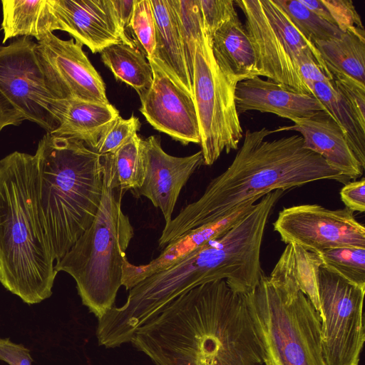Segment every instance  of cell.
<instances>
[{
	"mask_svg": "<svg viewBox=\"0 0 365 365\" xmlns=\"http://www.w3.org/2000/svg\"><path fill=\"white\" fill-rule=\"evenodd\" d=\"M279 198L276 192L264 195L222 235L134 286L123 306H114L103 317L108 334L119 344L130 343L138 329L176 298L207 282L224 279L237 293L252 291L264 275L261 247L270 212Z\"/></svg>",
	"mask_w": 365,
	"mask_h": 365,
	"instance_id": "1",
	"label": "cell"
},
{
	"mask_svg": "<svg viewBox=\"0 0 365 365\" xmlns=\"http://www.w3.org/2000/svg\"><path fill=\"white\" fill-rule=\"evenodd\" d=\"M272 133L265 127L246 131L228 168L210 182L197 200L165 225L158 240L160 249L192 230L230 215L250 199L319 180L348 182L322 156L306 148L300 135L265 140Z\"/></svg>",
	"mask_w": 365,
	"mask_h": 365,
	"instance_id": "2",
	"label": "cell"
},
{
	"mask_svg": "<svg viewBox=\"0 0 365 365\" xmlns=\"http://www.w3.org/2000/svg\"><path fill=\"white\" fill-rule=\"evenodd\" d=\"M36 182L34 155L14 151L0 160V283L28 304L52 295L58 273Z\"/></svg>",
	"mask_w": 365,
	"mask_h": 365,
	"instance_id": "3",
	"label": "cell"
},
{
	"mask_svg": "<svg viewBox=\"0 0 365 365\" xmlns=\"http://www.w3.org/2000/svg\"><path fill=\"white\" fill-rule=\"evenodd\" d=\"M34 156L38 214L57 262L96 217L103 195L101 155L80 140L46 133Z\"/></svg>",
	"mask_w": 365,
	"mask_h": 365,
	"instance_id": "4",
	"label": "cell"
},
{
	"mask_svg": "<svg viewBox=\"0 0 365 365\" xmlns=\"http://www.w3.org/2000/svg\"><path fill=\"white\" fill-rule=\"evenodd\" d=\"M102 200L91 225L54 265L76 283L82 304L98 319L115 306L122 286L125 251L134 235L129 217L121 208L124 193L108 154L101 155Z\"/></svg>",
	"mask_w": 365,
	"mask_h": 365,
	"instance_id": "5",
	"label": "cell"
},
{
	"mask_svg": "<svg viewBox=\"0 0 365 365\" xmlns=\"http://www.w3.org/2000/svg\"><path fill=\"white\" fill-rule=\"evenodd\" d=\"M264 365H326L321 319L292 282L267 277L244 294Z\"/></svg>",
	"mask_w": 365,
	"mask_h": 365,
	"instance_id": "6",
	"label": "cell"
},
{
	"mask_svg": "<svg viewBox=\"0 0 365 365\" xmlns=\"http://www.w3.org/2000/svg\"><path fill=\"white\" fill-rule=\"evenodd\" d=\"M242 11L245 27L252 45L258 76H264L288 90L312 94L304 84L299 57L312 53L327 78L333 77L312 41L292 24L274 0H235Z\"/></svg>",
	"mask_w": 365,
	"mask_h": 365,
	"instance_id": "7",
	"label": "cell"
},
{
	"mask_svg": "<svg viewBox=\"0 0 365 365\" xmlns=\"http://www.w3.org/2000/svg\"><path fill=\"white\" fill-rule=\"evenodd\" d=\"M236 85L217 65L211 36L203 24L195 43L192 94L205 165H212L222 153L236 150L243 136L235 103Z\"/></svg>",
	"mask_w": 365,
	"mask_h": 365,
	"instance_id": "8",
	"label": "cell"
},
{
	"mask_svg": "<svg viewBox=\"0 0 365 365\" xmlns=\"http://www.w3.org/2000/svg\"><path fill=\"white\" fill-rule=\"evenodd\" d=\"M322 346L326 365H359L365 341V288L320 265L316 272Z\"/></svg>",
	"mask_w": 365,
	"mask_h": 365,
	"instance_id": "9",
	"label": "cell"
},
{
	"mask_svg": "<svg viewBox=\"0 0 365 365\" xmlns=\"http://www.w3.org/2000/svg\"><path fill=\"white\" fill-rule=\"evenodd\" d=\"M0 98L24 120L46 133L57 128L51 106L58 98L47 83L37 43L30 37H19L0 46Z\"/></svg>",
	"mask_w": 365,
	"mask_h": 365,
	"instance_id": "10",
	"label": "cell"
},
{
	"mask_svg": "<svg viewBox=\"0 0 365 365\" xmlns=\"http://www.w3.org/2000/svg\"><path fill=\"white\" fill-rule=\"evenodd\" d=\"M281 240L319 253L341 247L365 248V227L347 207L329 210L318 204L282 209L273 224Z\"/></svg>",
	"mask_w": 365,
	"mask_h": 365,
	"instance_id": "11",
	"label": "cell"
},
{
	"mask_svg": "<svg viewBox=\"0 0 365 365\" xmlns=\"http://www.w3.org/2000/svg\"><path fill=\"white\" fill-rule=\"evenodd\" d=\"M37 51L47 83L58 99L109 103L106 85L83 44L52 33L37 42Z\"/></svg>",
	"mask_w": 365,
	"mask_h": 365,
	"instance_id": "12",
	"label": "cell"
},
{
	"mask_svg": "<svg viewBox=\"0 0 365 365\" xmlns=\"http://www.w3.org/2000/svg\"><path fill=\"white\" fill-rule=\"evenodd\" d=\"M148 61L153 70V83L140 99V113L155 130L182 145L200 144V128L193 96L169 76L157 58Z\"/></svg>",
	"mask_w": 365,
	"mask_h": 365,
	"instance_id": "13",
	"label": "cell"
},
{
	"mask_svg": "<svg viewBox=\"0 0 365 365\" xmlns=\"http://www.w3.org/2000/svg\"><path fill=\"white\" fill-rule=\"evenodd\" d=\"M140 149L145 162L142 185L133 191L135 196H145L159 208L165 225L172 215L182 187L193 173L204 165L201 150L186 156L175 157L165 153L159 135L140 139Z\"/></svg>",
	"mask_w": 365,
	"mask_h": 365,
	"instance_id": "14",
	"label": "cell"
},
{
	"mask_svg": "<svg viewBox=\"0 0 365 365\" xmlns=\"http://www.w3.org/2000/svg\"><path fill=\"white\" fill-rule=\"evenodd\" d=\"M60 31L93 53L123 42L129 44L114 14L111 0H50Z\"/></svg>",
	"mask_w": 365,
	"mask_h": 365,
	"instance_id": "15",
	"label": "cell"
},
{
	"mask_svg": "<svg viewBox=\"0 0 365 365\" xmlns=\"http://www.w3.org/2000/svg\"><path fill=\"white\" fill-rule=\"evenodd\" d=\"M259 199H250L219 220L190 230L168 244L158 257L148 264L135 265L126 259L123 267L122 286L130 290L145 278L172 267L209 242L218 238L246 216Z\"/></svg>",
	"mask_w": 365,
	"mask_h": 365,
	"instance_id": "16",
	"label": "cell"
},
{
	"mask_svg": "<svg viewBox=\"0 0 365 365\" xmlns=\"http://www.w3.org/2000/svg\"><path fill=\"white\" fill-rule=\"evenodd\" d=\"M294 124L272 130V133L297 131L306 148L319 154L334 170L348 180H357L364 168L350 148L344 130L328 111L292 120Z\"/></svg>",
	"mask_w": 365,
	"mask_h": 365,
	"instance_id": "17",
	"label": "cell"
},
{
	"mask_svg": "<svg viewBox=\"0 0 365 365\" xmlns=\"http://www.w3.org/2000/svg\"><path fill=\"white\" fill-rule=\"evenodd\" d=\"M239 115L247 111L269 113L292 120L327 111L313 94L290 91L271 80L255 76L239 82L235 88Z\"/></svg>",
	"mask_w": 365,
	"mask_h": 365,
	"instance_id": "18",
	"label": "cell"
},
{
	"mask_svg": "<svg viewBox=\"0 0 365 365\" xmlns=\"http://www.w3.org/2000/svg\"><path fill=\"white\" fill-rule=\"evenodd\" d=\"M51 113L58 126L49 133L80 140L94 150L104 128L119 115L117 108L110 103L76 98L55 100Z\"/></svg>",
	"mask_w": 365,
	"mask_h": 365,
	"instance_id": "19",
	"label": "cell"
},
{
	"mask_svg": "<svg viewBox=\"0 0 365 365\" xmlns=\"http://www.w3.org/2000/svg\"><path fill=\"white\" fill-rule=\"evenodd\" d=\"M150 1L155 27L152 58H157L169 76L193 96L178 19L171 0Z\"/></svg>",
	"mask_w": 365,
	"mask_h": 365,
	"instance_id": "20",
	"label": "cell"
},
{
	"mask_svg": "<svg viewBox=\"0 0 365 365\" xmlns=\"http://www.w3.org/2000/svg\"><path fill=\"white\" fill-rule=\"evenodd\" d=\"M212 49L222 71L234 83L258 76L252 45L235 13L211 36Z\"/></svg>",
	"mask_w": 365,
	"mask_h": 365,
	"instance_id": "21",
	"label": "cell"
},
{
	"mask_svg": "<svg viewBox=\"0 0 365 365\" xmlns=\"http://www.w3.org/2000/svg\"><path fill=\"white\" fill-rule=\"evenodd\" d=\"M1 5L2 43L24 36L40 41L54 31H60L50 0H2Z\"/></svg>",
	"mask_w": 365,
	"mask_h": 365,
	"instance_id": "22",
	"label": "cell"
},
{
	"mask_svg": "<svg viewBox=\"0 0 365 365\" xmlns=\"http://www.w3.org/2000/svg\"><path fill=\"white\" fill-rule=\"evenodd\" d=\"M101 57L117 81L134 88L140 99L146 95L153 83V70L138 48L123 42L115 43L104 48Z\"/></svg>",
	"mask_w": 365,
	"mask_h": 365,
	"instance_id": "23",
	"label": "cell"
},
{
	"mask_svg": "<svg viewBox=\"0 0 365 365\" xmlns=\"http://www.w3.org/2000/svg\"><path fill=\"white\" fill-rule=\"evenodd\" d=\"M322 265L317 254L294 244H287L269 277L292 282L309 299L319 314L316 272Z\"/></svg>",
	"mask_w": 365,
	"mask_h": 365,
	"instance_id": "24",
	"label": "cell"
},
{
	"mask_svg": "<svg viewBox=\"0 0 365 365\" xmlns=\"http://www.w3.org/2000/svg\"><path fill=\"white\" fill-rule=\"evenodd\" d=\"M329 73L347 75L365 85V41L351 33L313 43Z\"/></svg>",
	"mask_w": 365,
	"mask_h": 365,
	"instance_id": "25",
	"label": "cell"
},
{
	"mask_svg": "<svg viewBox=\"0 0 365 365\" xmlns=\"http://www.w3.org/2000/svg\"><path fill=\"white\" fill-rule=\"evenodd\" d=\"M311 91L344 130L350 148L365 168V128L346 99L330 81L314 83Z\"/></svg>",
	"mask_w": 365,
	"mask_h": 365,
	"instance_id": "26",
	"label": "cell"
},
{
	"mask_svg": "<svg viewBox=\"0 0 365 365\" xmlns=\"http://www.w3.org/2000/svg\"><path fill=\"white\" fill-rule=\"evenodd\" d=\"M135 134L113 153L108 154L120 188L126 192L140 187L145 176V162Z\"/></svg>",
	"mask_w": 365,
	"mask_h": 365,
	"instance_id": "27",
	"label": "cell"
},
{
	"mask_svg": "<svg viewBox=\"0 0 365 365\" xmlns=\"http://www.w3.org/2000/svg\"><path fill=\"white\" fill-rule=\"evenodd\" d=\"M322 266L365 288V248L341 247L317 253Z\"/></svg>",
	"mask_w": 365,
	"mask_h": 365,
	"instance_id": "28",
	"label": "cell"
},
{
	"mask_svg": "<svg viewBox=\"0 0 365 365\" xmlns=\"http://www.w3.org/2000/svg\"><path fill=\"white\" fill-rule=\"evenodd\" d=\"M292 24L308 39L314 41L340 38L344 33L305 7L299 0H274Z\"/></svg>",
	"mask_w": 365,
	"mask_h": 365,
	"instance_id": "29",
	"label": "cell"
},
{
	"mask_svg": "<svg viewBox=\"0 0 365 365\" xmlns=\"http://www.w3.org/2000/svg\"><path fill=\"white\" fill-rule=\"evenodd\" d=\"M125 35L129 44L142 52L147 59L153 57L155 45V27L150 0H135Z\"/></svg>",
	"mask_w": 365,
	"mask_h": 365,
	"instance_id": "30",
	"label": "cell"
},
{
	"mask_svg": "<svg viewBox=\"0 0 365 365\" xmlns=\"http://www.w3.org/2000/svg\"><path fill=\"white\" fill-rule=\"evenodd\" d=\"M171 2L178 16L187 65L192 82L195 43L202 34L203 26L199 0H171Z\"/></svg>",
	"mask_w": 365,
	"mask_h": 365,
	"instance_id": "31",
	"label": "cell"
},
{
	"mask_svg": "<svg viewBox=\"0 0 365 365\" xmlns=\"http://www.w3.org/2000/svg\"><path fill=\"white\" fill-rule=\"evenodd\" d=\"M140 125L134 115L128 119L118 115L104 128L95 150L101 155L113 153L137 134Z\"/></svg>",
	"mask_w": 365,
	"mask_h": 365,
	"instance_id": "32",
	"label": "cell"
},
{
	"mask_svg": "<svg viewBox=\"0 0 365 365\" xmlns=\"http://www.w3.org/2000/svg\"><path fill=\"white\" fill-rule=\"evenodd\" d=\"M335 25L343 33H351L365 41V31L351 0H322Z\"/></svg>",
	"mask_w": 365,
	"mask_h": 365,
	"instance_id": "33",
	"label": "cell"
},
{
	"mask_svg": "<svg viewBox=\"0 0 365 365\" xmlns=\"http://www.w3.org/2000/svg\"><path fill=\"white\" fill-rule=\"evenodd\" d=\"M333 86L346 99L365 128V85L341 73L331 72Z\"/></svg>",
	"mask_w": 365,
	"mask_h": 365,
	"instance_id": "34",
	"label": "cell"
},
{
	"mask_svg": "<svg viewBox=\"0 0 365 365\" xmlns=\"http://www.w3.org/2000/svg\"><path fill=\"white\" fill-rule=\"evenodd\" d=\"M203 24L212 35L236 13L232 0H199Z\"/></svg>",
	"mask_w": 365,
	"mask_h": 365,
	"instance_id": "35",
	"label": "cell"
},
{
	"mask_svg": "<svg viewBox=\"0 0 365 365\" xmlns=\"http://www.w3.org/2000/svg\"><path fill=\"white\" fill-rule=\"evenodd\" d=\"M345 207L353 212L365 211V179L346 182L340 191Z\"/></svg>",
	"mask_w": 365,
	"mask_h": 365,
	"instance_id": "36",
	"label": "cell"
},
{
	"mask_svg": "<svg viewBox=\"0 0 365 365\" xmlns=\"http://www.w3.org/2000/svg\"><path fill=\"white\" fill-rule=\"evenodd\" d=\"M0 360L9 365H31L33 361L29 349L7 338H0Z\"/></svg>",
	"mask_w": 365,
	"mask_h": 365,
	"instance_id": "37",
	"label": "cell"
},
{
	"mask_svg": "<svg viewBox=\"0 0 365 365\" xmlns=\"http://www.w3.org/2000/svg\"><path fill=\"white\" fill-rule=\"evenodd\" d=\"M299 67L301 77L310 91L314 83L333 82L327 78L319 67L314 56L310 53H305L300 56Z\"/></svg>",
	"mask_w": 365,
	"mask_h": 365,
	"instance_id": "38",
	"label": "cell"
},
{
	"mask_svg": "<svg viewBox=\"0 0 365 365\" xmlns=\"http://www.w3.org/2000/svg\"><path fill=\"white\" fill-rule=\"evenodd\" d=\"M135 2V0H111L114 14L124 34L132 16Z\"/></svg>",
	"mask_w": 365,
	"mask_h": 365,
	"instance_id": "39",
	"label": "cell"
},
{
	"mask_svg": "<svg viewBox=\"0 0 365 365\" xmlns=\"http://www.w3.org/2000/svg\"><path fill=\"white\" fill-rule=\"evenodd\" d=\"M24 120L0 98V132L6 127L19 125Z\"/></svg>",
	"mask_w": 365,
	"mask_h": 365,
	"instance_id": "40",
	"label": "cell"
},
{
	"mask_svg": "<svg viewBox=\"0 0 365 365\" xmlns=\"http://www.w3.org/2000/svg\"><path fill=\"white\" fill-rule=\"evenodd\" d=\"M299 1L305 7L323 20L335 25L334 21L329 9L323 3L322 0H299Z\"/></svg>",
	"mask_w": 365,
	"mask_h": 365,
	"instance_id": "41",
	"label": "cell"
}]
</instances>
